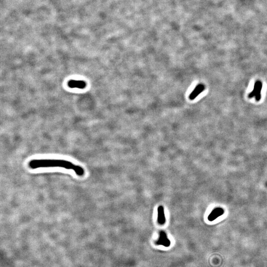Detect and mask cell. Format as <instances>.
Here are the masks:
<instances>
[{
  "label": "cell",
  "mask_w": 267,
  "mask_h": 267,
  "mask_svg": "<svg viewBox=\"0 0 267 267\" xmlns=\"http://www.w3.org/2000/svg\"><path fill=\"white\" fill-rule=\"evenodd\" d=\"M68 86L71 88L83 89L86 86V83L83 81L70 80L68 83Z\"/></svg>",
  "instance_id": "cell-5"
},
{
  "label": "cell",
  "mask_w": 267,
  "mask_h": 267,
  "mask_svg": "<svg viewBox=\"0 0 267 267\" xmlns=\"http://www.w3.org/2000/svg\"><path fill=\"white\" fill-rule=\"evenodd\" d=\"M205 90V86L202 84H199L196 86L194 90L189 95V99L190 100H194L201 93Z\"/></svg>",
  "instance_id": "cell-4"
},
{
  "label": "cell",
  "mask_w": 267,
  "mask_h": 267,
  "mask_svg": "<svg viewBox=\"0 0 267 267\" xmlns=\"http://www.w3.org/2000/svg\"><path fill=\"white\" fill-rule=\"evenodd\" d=\"M224 213V210L221 208H217L213 210L212 212L208 216L209 221H213L217 219L218 217L223 215Z\"/></svg>",
  "instance_id": "cell-6"
},
{
  "label": "cell",
  "mask_w": 267,
  "mask_h": 267,
  "mask_svg": "<svg viewBox=\"0 0 267 267\" xmlns=\"http://www.w3.org/2000/svg\"><path fill=\"white\" fill-rule=\"evenodd\" d=\"M28 166L31 169L46 168H60L72 170L76 175L82 177L85 174L84 169L82 166L73 164L72 162L56 159H37L29 161Z\"/></svg>",
  "instance_id": "cell-1"
},
{
  "label": "cell",
  "mask_w": 267,
  "mask_h": 267,
  "mask_svg": "<svg viewBox=\"0 0 267 267\" xmlns=\"http://www.w3.org/2000/svg\"><path fill=\"white\" fill-rule=\"evenodd\" d=\"M156 243L158 245H162L163 247H168L171 244V242L168 238L166 233L163 231H161L159 234L158 239L156 241Z\"/></svg>",
  "instance_id": "cell-3"
},
{
  "label": "cell",
  "mask_w": 267,
  "mask_h": 267,
  "mask_svg": "<svg viewBox=\"0 0 267 267\" xmlns=\"http://www.w3.org/2000/svg\"><path fill=\"white\" fill-rule=\"evenodd\" d=\"M263 84L260 81L255 82L252 91L249 94L248 97L250 99L255 97L256 101H259L261 98V91L262 89Z\"/></svg>",
  "instance_id": "cell-2"
},
{
  "label": "cell",
  "mask_w": 267,
  "mask_h": 267,
  "mask_svg": "<svg viewBox=\"0 0 267 267\" xmlns=\"http://www.w3.org/2000/svg\"><path fill=\"white\" fill-rule=\"evenodd\" d=\"M158 223L161 225L164 224L166 222L165 217L164 210L163 207L160 206L158 208Z\"/></svg>",
  "instance_id": "cell-7"
}]
</instances>
